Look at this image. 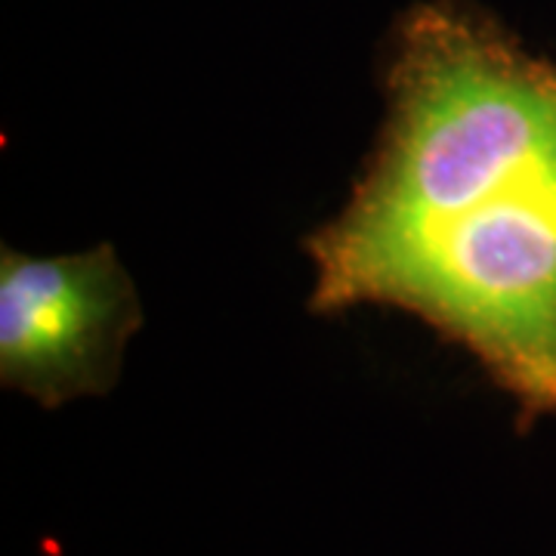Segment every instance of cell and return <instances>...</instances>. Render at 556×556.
Wrapping results in <instances>:
<instances>
[{"instance_id": "7a4b0ae2", "label": "cell", "mask_w": 556, "mask_h": 556, "mask_svg": "<svg viewBox=\"0 0 556 556\" xmlns=\"http://www.w3.org/2000/svg\"><path fill=\"white\" fill-rule=\"evenodd\" d=\"M139 300L112 248L0 260V378L53 408L105 393L118 378Z\"/></svg>"}, {"instance_id": "6da1fadb", "label": "cell", "mask_w": 556, "mask_h": 556, "mask_svg": "<svg viewBox=\"0 0 556 556\" xmlns=\"http://www.w3.org/2000/svg\"><path fill=\"white\" fill-rule=\"evenodd\" d=\"M390 115L350 204L309 239L316 309L415 313L522 420L556 415V60L457 0L417 3Z\"/></svg>"}]
</instances>
